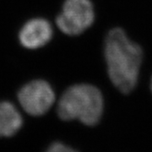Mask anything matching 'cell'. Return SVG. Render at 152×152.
<instances>
[{
	"label": "cell",
	"instance_id": "cell-1",
	"mask_svg": "<svg viewBox=\"0 0 152 152\" xmlns=\"http://www.w3.org/2000/svg\"><path fill=\"white\" fill-rule=\"evenodd\" d=\"M105 59L111 81L121 92H131L137 85L142 62V50L131 42L124 30L110 31L105 40Z\"/></svg>",
	"mask_w": 152,
	"mask_h": 152
},
{
	"label": "cell",
	"instance_id": "cell-8",
	"mask_svg": "<svg viewBox=\"0 0 152 152\" xmlns=\"http://www.w3.org/2000/svg\"><path fill=\"white\" fill-rule=\"evenodd\" d=\"M151 89H152V82H151Z\"/></svg>",
	"mask_w": 152,
	"mask_h": 152
},
{
	"label": "cell",
	"instance_id": "cell-2",
	"mask_svg": "<svg viewBox=\"0 0 152 152\" xmlns=\"http://www.w3.org/2000/svg\"><path fill=\"white\" fill-rule=\"evenodd\" d=\"M103 112V98L101 91L91 85L69 87L58 104V114L65 121L79 120L88 126L96 125Z\"/></svg>",
	"mask_w": 152,
	"mask_h": 152
},
{
	"label": "cell",
	"instance_id": "cell-7",
	"mask_svg": "<svg viewBox=\"0 0 152 152\" xmlns=\"http://www.w3.org/2000/svg\"><path fill=\"white\" fill-rule=\"evenodd\" d=\"M49 152H70L74 151L75 150L73 148L67 146L66 145L60 143V142H55L52 144L47 150Z\"/></svg>",
	"mask_w": 152,
	"mask_h": 152
},
{
	"label": "cell",
	"instance_id": "cell-6",
	"mask_svg": "<svg viewBox=\"0 0 152 152\" xmlns=\"http://www.w3.org/2000/svg\"><path fill=\"white\" fill-rule=\"evenodd\" d=\"M23 119L10 102H0V137H11L21 129Z\"/></svg>",
	"mask_w": 152,
	"mask_h": 152
},
{
	"label": "cell",
	"instance_id": "cell-5",
	"mask_svg": "<svg viewBox=\"0 0 152 152\" xmlns=\"http://www.w3.org/2000/svg\"><path fill=\"white\" fill-rule=\"evenodd\" d=\"M53 37V28L47 20L35 18L27 21L19 32L20 42L27 49H37L48 43Z\"/></svg>",
	"mask_w": 152,
	"mask_h": 152
},
{
	"label": "cell",
	"instance_id": "cell-3",
	"mask_svg": "<svg viewBox=\"0 0 152 152\" xmlns=\"http://www.w3.org/2000/svg\"><path fill=\"white\" fill-rule=\"evenodd\" d=\"M94 19V10L90 0H66L56 23L64 33L76 36L90 27Z\"/></svg>",
	"mask_w": 152,
	"mask_h": 152
},
{
	"label": "cell",
	"instance_id": "cell-4",
	"mask_svg": "<svg viewBox=\"0 0 152 152\" xmlns=\"http://www.w3.org/2000/svg\"><path fill=\"white\" fill-rule=\"evenodd\" d=\"M55 94L52 86L42 80L26 84L18 92V101L27 113L42 116L53 105Z\"/></svg>",
	"mask_w": 152,
	"mask_h": 152
}]
</instances>
